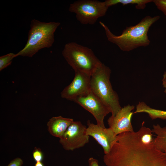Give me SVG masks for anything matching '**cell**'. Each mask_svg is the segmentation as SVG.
Returning <instances> with one entry per match:
<instances>
[{"label": "cell", "mask_w": 166, "mask_h": 166, "mask_svg": "<svg viewBox=\"0 0 166 166\" xmlns=\"http://www.w3.org/2000/svg\"><path fill=\"white\" fill-rule=\"evenodd\" d=\"M103 160L107 166H166V153L141 139L140 129L118 135Z\"/></svg>", "instance_id": "1"}, {"label": "cell", "mask_w": 166, "mask_h": 166, "mask_svg": "<svg viewBox=\"0 0 166 166\" xmlns=\"http://www.w3.org/2000/svg\"><path fill=\"white\" fill-rule=\"evenodd\" d=\"M146 16L138 24L127 27L119 35L112 33L108 27L101 22L100 24L105 30L108 40L117 45L121 50L129 51L140 47H146L150 43L148 33L151 26L160 18Z\"/></svg>", "instance_id": "2"}, {"label": "cell", "mask_w": 166, "mask_h": 166, "mask_svg": "<svg viewBox=\"0 0 166 166\" xmlns=\"http://www.w3.org/2000/svg\"><path fill=\"white\" fill-rule=\"evenodd\" d=\"M60 24L59 22H46L32 19L27 43L23 49L15 54L16 57H32L40 49L51 47L54 42V33Z\"/></svg>", "instance_id": "3"}, {"label": "cell", "mask_w": 166, "mask_h": 166, "mask_svg": "<svg viewBox=\"0 0 166 166\" xmlns=\"http://www.w3.org/2000/svg\"><path fill=\"white\" fill-rule=\"evenodd\" d=\"M111 73L110 69L102 63L91 76L90 90L110 109L112 115L114 116L122 107L118 94L111 84Z\"/></svg>", "instance_id": "4"}, {"label": "cell", "mask_w": 166, "mask_h": 166, "mask_svg": "<svg viewBox=\"0 0 166 166\" xmlns=\"http://www.w3.org/2000/svg\"><path fill=\"white\" fill-rule=\"evenodd\" d=\"M62 54L75 72L91 76L102 63L91 49L75 42L65 44Z\"/></svg>", "instance_id": "5"}, {"label": "cell", "mask_w": 166, "mask_h": 166, "mask_svg": "<svg viewBox=\"0 0 166 166\" xmlns=\"http://www.w3.org/2000/svg\"><path fill=\"white\" fill-rule=\"evenodd\" d=\"M108 8L105 1L79 0L70 4L69 10L76 14L77 19L81 24L92 25L105 15Z\"/></svg>", "instance_id": "6"}, {"label": "cell", "mask_w": 166, "mask_h": 166, "mask_svg": "<svg viewBox=\"0 0 166 166\" xmlns=\"http://www.w3.org/2000/svg\"><path fill=\"white\" fill-rule=\"evenodd\" d=\"M86 129L81 121H73L60 138L59 143L67 151H73L84 147L89 141Z\"/></svg>", "instance_id": "7"}, {"label": "cell", "mask_w": 166, "mask_h": 166, "mask_svg": "<svg viewBox=\"0 0 166 166\" xmlns=\"http://www.w3.org/2000/svg\"><path fill=\"white\" fill-rule=\"evenodd\" d=\"M73 101L90 113L95 119L98 125L105 128L104 120L111 111L91 91L77 97Z\"/></svg>", "instance_id": "8"}, {"label": "cell", "mask_w": 166, "mask_h": 166, "mask_svg": "<svg viewBox=\"0 0 166 166\" xmlns=\"http://www.w3.org/2000/svg\"><path fill=\"white\" fill-rule=\"evenodd\" d=\"M75 72L72 81L61 93L62 98L73 101L77 97L91 91V76L78 71Z\"/></svg>", "instance_id": "9"}, {"label": "cell", "mask_w": 166, "mask_h": 166, "mask_svg": "<svg viewBox=\"0 0 166 166\" xmlns=\"http://www.w3.org/2000/svg\"><path fill=\"white\" fill-rule=\"evenodd\" d=\"M86 133L93 137L103 148L105 154L108 153L116 140V135L110 128H102L88 120Z\"/></svg>", "instance_id": "10"}, {"label": "cell", "mask_w": 166, "mask_h": 166, "mask_svg": "<svg viewBox=\"0 0 166 166\" xmlns=\"http://www.w3.org/2000/svg\"><path fill=\"white\" fill-rule=\"evenodd\" d=\"M134 109L133 105H128L122 107L114 116L111 115L108 119L109 127L116 135L126 132H133L131 119Z\"/></svg>", "instance_id": "11"}, {"label": "cell", "mask_w": 166, "mask_h": 166, "mask_svg": "<svg viewBox=\"0 0 166 166\" xmlns=\"http://www.w3.org/2000/svg\"><path fill=\"white\" fill-rule=\"evenodd\" d=\"M73 121L61 116L53 117L47 123L48 130L52 136L60 138Z\"/></svg>", "instance_id": "12"}, {"label": "cell", "mask_w": 166, "mask_h": 166, "mask_svg": "<svg viewBox=\"0 0 166 166\" xmlns=\"http://www.w3.org/2000/svg\"><path fill=\"white\" fill-rule=\"evenodd\" d=\"M147 113L152 120L158 118L166 119V111L152 108L143 101L139 102L136 106V110L133 113Z\"/></svg>", "instance_id": "13"}, {"label": "cell", "mask_w": 166, "mask_h": 166, "mask_svg": "<svg viewBox=\"0 0 166 166\" xmlns=\"http://www.w3.org/2000/svg\"><path fill=\"white\" fill-rule=\"evenodd\" d=\"M152 131L156 135L153 138L154 144L160 150L166 152V126L162 127L158 124H154Z\"/></svg>", "instance_id": "14"}, {"label": "cell", "mask_w": 166, "mask_h": 166, "mask_svg": "<svg viewBox=\"0 0 166 166\" xmlns=\"http://www.w3.org/2000/svg\"><path fill=\"white\" fill-rule=\"evenodd\" d=\"M106 5L110 6L120 3L123 6L129 4H136V8L138 9H144L146 4L153 2V0H106L105 1Z\"/></svg>", "instance_id": "15"}, {"label": "cell", "mask_w": 166, "mask_h": 166, "mask_svg": "<svg viewBox=\"0 0 166 166\" xmlns=\"http://www.w3.org/2000/svg\"><path fill=\"white\" fill-rule=\"evenodd\" d=\"M15 54L10 53L0 57V71L10 65L14 58L16 57Z\"/></svg>", "instance_id": "16"}, {"label": "cell", "mask_w": 166, "mask_h": 166, "mask_svg": "<svg viewBox=\"0 0 166 166\" xmlns=\"http://www.w3.org/2000/svg\"><path fill=\"white\" fill-rule=\"evenodd\" d=\"M157 9L164 13L166 17V0H153Z\"/></svg>", "instance_id": "17"}, {"label": "cell", "mask_w": 166, "mask_h": 166, "mask_svg": "<svg viewBox=\"0 0 166 166\" xmlns=\"http://www.w3.org/2000/svg\"><path fill=\"white\" fill-rule=\"evenodd\" d=\"M34 159L36 162H42L44 158L43 154L41 150L35 147L33 152Z\"/></svg>", "instance_id": "18"}, {"label": "cell", "mask_w": 166, "mask_h": 166, "mask_svg": "<svg viewBox=\"0 0 166 166\" xmlns=\"http://www.w3.org/2000/svg\"><path fill=\"white\" fill-rule=\"evenodd\" d=\"M23 161L20 158L17 157L12 160L6 166H22Z\"/></svg>", "instance_id": "19"}, {"label": "cell", "mask_w": 166, "mask_h": 166, "mask_svg": "<svg viewBox=\"0 0 166 166\" xmlns=\"http://www.w3.org/2000/svg\"><path fill=\"white\" fill-rule=\"evenodd\" d=\"M89 166H100L97 160L93 157H90L88 160Z\"/></svg>", "instance_id": "20"}, {"label": "cell", "mask_w": 166, "mask_h": 166, "mask_svg": "<svg viewBox=\"0 0 166 166\" xmlns=\"http://www.w3.org/2000/svg\"><path fill=\"white\" fill-rule=\"evenodd\" d=\"M162 84L164 89V92L166 94V71L164 72L162 79Z\"/></svg>", "instance_id": "21"}, {"label": "cell", "mask_w": 166, "mask_h": 166, "mask_svg": "<svg viewBox=\"0 0 166 166\" xmlns=\"http://www.w3.org/2000/svg\"><path fill=\"white\" fill-rule=\"evenodd\" d=\"M34 166H44V165L42 162H36Z\"/></svg>", "instance_id": "22"}, {"label": "cell", "mask_w": 166, "mask_h": 166, "mask_svg": "<svg viewBox=\"0 0 166 166\" xmlns=\"http://www.w3.org/2000/svg\"><path fill=\"white\" fill-rule=\"evenodd\" d=\"M166 153V152L165 153Z\"/></svg>", "instance_id": "23"}]
</instances>
